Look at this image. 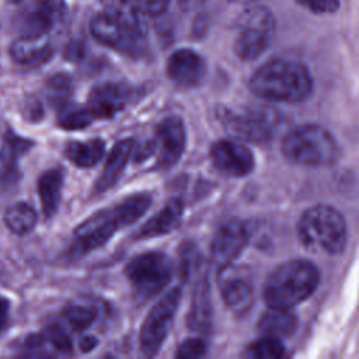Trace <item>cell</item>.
<instances>
[{
    "instance_id": "27",
    "label": "cell",
    "mask_w": 359,
    "mask_h": 359,
    "mask_svg": "<svg viewBox=\"0 0 359 359\" xmlns=\"http://www.w3.org/2000/svg\"><path fill=\"white\" fill-rule=\"evenodd\" d=\"M94 121L87 107L67 104L63 105L57 115V125L66 130H80L91 125Z\"/></svg>"
},
{
    "instance_id": "10",
    "label": "cell",
    "mask_w": 359,
    "mask_h": 359,
    "mask_svg": "<svg viewBox=\"0 0 359 359\" xmlns=\"http://www.w3.org/2000/svg\"><path fill=\"white\" fill-rule=\"evenodd\" d=\"M222 121L234 137L247 142L268 140L279 125L276 111L265 107L248 108L241 112L226 111Z\"/></svg>"
},
{
    "instance_id": "6",
    "label": "cell",
    "mask_w": 359,
    "mask_h": 359,
    "mask_svg": "<svg viewBox=\"0 0 359 359\" xmlns=\"http://www.w3.org/2000/svg\"><path fill=\"white\" fill-rule=\"evenodd\" d=\"M125 275L135 293L146 300L167 286L172 275V265L165 254L149 251L133 257L125 266Z\"/></svg>"
},
{
    "instance_id": "1",
    "label": "cell",
    "mask_w": 359,
    "mask_h": 359,
    "mask_svg": "<svg viewBox=\"0 0 359 359\" xmlns=\"http://www.w3.org/2000/svg\"><path fill=\"white\" fill-rule=\"evenodd\" d=\"M150 203L151 196L147 192H139L93 213L74 229L73 236L79 250L88 252L102 247L118 230L139 220Z\"/></svg>"
},
{
    "instance_id": "25",
    "label": "cell",
    "mask_w": 359,
    "mask_h": 359,
    "mask_svg": "<svg viewBox=\"0 0 359 359\" xmlns=\"http://www.w3.org/2000/svg\"><path fill=\"white\" fill-rule=\"evenodd\" d=\"M38 216L35 209L27 202H17L4 212V223L7 229L18 236L29 233L36 224Z\"/></svg>"
},
{
    "instance_id": "9",
    "label": "cell",
    "mask_w": 359,
    "mask_h": 359,
    "mask_svg": "<svg viewBox=\"0 0 359 359\" xmlns=\"http://www.w3.org/2000/svg\"><path fill=\"white\" fill-rule=\"evenodd\" d=\"M91 34L102 45L128 56H140L144 49V38L140 28H133L107 13L95 15L91 21Z\"/></svg>"
},
{
    "instance_id": "16",
    "label": "cell",
    "mask_w": 359,
    "mask_h": 359,
    "mask_svg": "<svg viewBox=\"0 0 359 359\" xmlns=\"http://www.w3.org/2000/svg\"><path fill=\"white\" fill-rule=\"evenodd\" d=\"M247 244V230L241 222L230 220L223 223L213 236L210 255L212 261L223 268L243 251Z\"/></svg>"
},
{
    "instance_id": "13",
    "label": "cell",
    "mask_w": 359,
    "mask_h": 359,
    "mask_svg": "<svg viewBox=\"0 0 359 359\" xmlns=\"http://www.w3.org/2000/svg\"><path fill=\"white\" fill-rule=\"evenodd\" d=\"M63 15L65 0H35L21 17L20 36H48Z\"/></svg>"
},
{
    "instance_id": "21",
    "label": "cell",
    "mask_w": 359,
    "mask_h": 359,
    "mask_svg": "<svg viewBox=\"0 0 359 359\" xmlns=\"http://www.w3.org/2000/svg\"><path fill=\"white\" fill-rule=\"evenodd\" d=\"M65 171L60 167H53L41 174L38 180V195L41 199L42 213L46 217H52L59 208L62 188H63Z\"/></svg>"
},
{
    "instance_id": "29",
    "label": "cell",
    "mask_w": 359,
    "mask_h": 359,
    "mask_svg": "<svg viewBox=\"0 0 359 359\" xmlns=\"http://www.w3.org/2000/svg\"><path fill=\"white\" fill-rule=\"evenodd\" d=\"M248 352L255 359H278L283 355V345L280 339L264 335L248 348Z\"/></svg>"
},
{
    "instance_id": "28",
    "label": "cell",
    "mask_w": 359,
    "mask_h": 359,
    "mask_svg": "<svg viewBox=\"0 0 359 359\" xmlns=\"http://www.w3.org/2000/svg\"><path fill=\"white\" fill-rule=\"evenodd\" d=\"M98 311L87 304H70L63 310V318L76 331H84L97 320Z\"/></svg>"
},
{
    "instance_id": "19",
    "label": "cell",
    "mask_w": 359,
    "mask_h": 359,
    "mask_svg": "<svg viewBox=\"0 0 359 359\" xmlns=\"http://www.w3.org/2000/svg\"><path fill=\"white\" fill-rule=\"evenodd\" d=\"M184 205L180 199H170L136 233V238H153L172 231L181 222Z\"/></svg>"
},
{
    "instance_id": "24",
    "label": "cell",
    "mask_w": 359,
    "mask_h": 359,
    "mask_svg": "<svg viewBox=\"0 0 359 359\" xmlns=\"http://www.w3.org/2000/svg\"><path fill=\"white\" fill-rule=\"evenodd\" d=\"M105 151V142L102 139L72 140L65 147L66 158L80 168L94 167L101 161Z\"/></svg>"
},
{
    "instance_id": "22",
    "label": "cell",
    "mask_w": 359,
    "mask_h": 359,
    "mask_svg": "<svg viewBox=\"0 0 359 359\" xmlns=\"http://www.w3.org/2000/svg\"><path fill=\"white\" fill-rule=\"evenodd\" d=\"M212 323V304H210V293H209V285L205 276L199 279L196 283L189 314H188V327L195 332H206Z\"/></svg>"
},
{
    "instance_id": "20",
    "label": "cell",
    "mask_w": 359,
    "mask_h": 359,
    "mask_svg": "<svg viewBox=\"0 0 359 359\" xmlns=\"http://www.w3.org/2000/svg\"><path fill=\"white\" fill-rule=\"evenodd\" d=\"M10 53L20 65L39 66L52 57L53 48L49 43L48 36H20L13 42Z\"/></svg>"
},
{
    "instance_id": "12",
    "label": "cell",
    "mask_w": 359,
    "mask_h": 359,
    "mask_svg": "<svg viewBox=\"0 0 359 359\" xmlns=\"http://www.w3.org/2000/svg\"><path fill=\"white\" fill-rule=\"evenodd\" d=\"M153 142L157 167L168 168L174 165L182 156L187 142L182 121L177 116L163 119L156 129V139Z\"/></svg>"
},
{
    "instance_id": "14",
    "label": "cell",
    "mask_w": 359,
    "mask_h": 359,
    "mask_svg": "<svg viewBox=\"0 0 359 359\" xmlns=\"http://www.w3.org/2000/svg\"><path fill=\"white\" fill-rule=\"evenodd\" d=\"M133 100L130 87L122 83H102L95 86L87 98V108L94 119H111Z\"/></svg>"
},
{
    "instance_id": "31",
    "label": "cell",
    "mask_w": 359,
    "mask_h": 359,
    "mask_svg": "<svg viewBox=\"0 0 359 359\" xmlns=\"http://www.w3.org/2000/svg\"><path fill=\"white\" fill-rule=\"evenodd\" d=\"M198 250L191 243H184L180 248V258H178V273L181 280H187L192 271L198 268Z\"/></svg>"
},
{
    "instance_id": "4",
    "label": "cell",
    "mask_w": 359,
    "mask_h": 359,
    "mask_svg": "<svg viewBox=\"0 0 359 359\" xmlns=\"http://www.w3.org/2000/svg\"><path fill=\"white\" fill-rule=\"evenodd\" d=\"M282 153L289 161L304 167H324L337 161L338 143L323 126L307 123L292 129L282 140Z\"/></svg>"
},
{
    "instance_id": "5",
    "label": "cell",
    "mask_w": 359,
    "mask_h": 359,
    "mask_svg": "<svg viewBox=\"0 0 359 359\" xmlns=\"http://www.w3.org/2000/svg\"><path fill=\"white\" fill-rule=\"evenodd\" d=\"M300 241L311 251L338 254L346 241V224L342 215L331 206L316 205L299 219Z\"/></svg>"
},
{
    "instance_id": "18",
    "label": "cell",
    "mask_w": 359,
    "mask_h": 359,
    "mask_svg": "<svg viewBox=\"0 0 359 359\" xmlns=\"http://www.w3.org/2000/svg\"><path fill=\"white\" fill-rule=\"evenodd\" d=\"M135 142L133 139H122L115 143L107 156L104 168L94 184V192L101 194L115 185L122 175L130 156L133 154Z\"/></svg>"
},
{
    "instance_id": "37",
    "label": "cell",
    "mask_w": 359,
    "mask_h": 359,
    "mask_svg": "<svg viewBox=\"0 0 359 359\" xmlns=\"http://www.w3.org/2000/svg\"><path fill=\"white\" fill-rule=\"evenodd\" d=\"M8 316H10V302L6 297L0 296V332L7 325Z\"/></svg>"
},
{
    "instance_id": "8",
    "label": "cell",
    "mask_w": 359,
    "mask_h": 359,
    "mask_svg": "<svg viewBox=\"0 0 359 359\" xmlns=\"http://www.w3.org/2000/svg\"><path fill=\"white\" fill-rule=\"evenodd\" d=\"M178 303L180 290L172 289L165 293L147 313L139 334L140 349L144 355L154 356L160 351L170 332Z\"/></svg>"
},
{
    "instance_id": "7",
    "label": "cell",
    "mask_w": 359,
    "mask_h": 359,
    "mask_svg": "<svg viewBox=\"0 0 359 359\" xmlns=\"http://www.w3.org/2000/svg\"><path fill=\"white\" fill-rule=\"evenodd\" d=\"M275 29L272 13L265 7L245 10L238 20V32L233 43L241 60H254L268 48Z\"/></svg>"
},
{
    "instance_id": "32",
    "label": "cell",
    "mask_w": 359,
    "mask_h": 359,
    "mask_svg": "<svg viewBox=\"0 0 359 359\" xmlns=\"http://www.w3.org/2000/svg\"><path fill=\"white\" fill-rule=\"evenodd\" d=\"M43 341H48L56 351L59 352H70L72 351V339L69 334L57 325L49 327L43 334Z\"/></svg>"
},
{
    "instance_id": "36",
    "label": "cell",
    "mask_w": 359,
    "mask_h": 359,
    "mask_svg": "<svg viewBox=\"0 0 359 359\" xmlns=\"http://www.w3.org/2000/svg\"><path fill=\"white\" fill-rule=\"evenodd\" d=\"M84 55V45L80 42V41H74V42H70L65 50H63V56L69 60H79L81 59Z\"/></svg>"
},
{
    "instance_id": "2",
    "label": "cell",
    "mask_w": 359,
    "mask_h": 359,
    "mask_svg": "<svg viewBox=\"0 0 359 359\" xmlns=\"http://www.w3.org/2000/svg\"><path fill=\"white\" fill-rule=\"evenodd\" d=\"M250 88L264 100L299 102L310 95L313 80L303 63L276 59L255 70L250 79Z\"/></svg>"
},
{
    "instance_id": "30",
    "label": "cell",
    "mask_w": 359,
    "mask_h": 359,
    "mask_svg": "<svg viewBox=\"0 0 359 359\" xmlns=\"http://www.w3.org/2000/svg\"><path fill=\"white\" fill-rule=\"evenodd\" d=\"M72 80L67 74H55L46 83V93L53 102L65 104V100L72 94Z\"/></svg>"
},
{
    "instance_id": "35",
    "label": "cell",
    "mask_w": 359,
    "mask_h": 359,
    "mask_svg": "<svg viewBox=\"0 0 359 359\" xmlns=\"http://www.w3.org/2000/svg\"><path fill=\"white\" fill-rule=\"evenodd\" d=\"M306 8L314 13H332L338 7V0H297Z\"/></svg>"
},
{
    "instance_id": "40",
    "label": "cell",
    "mask_w": 359,
    "mask_h": 359,
    "mask_svg": "<svg viewBox=\"0 0 359 359\" xmlns=\"http://www.w3.org/2000/svg\"><path fill=\"white\" fill-rule=\"evenodd\" d=\"M8 1H11V3H18L20 0H8Z\"/></svg>"
},
{
    "instance_id": "39",
    "label": "cell",
    "mask_w": 359,
    "mask_h": 359,
    "mask_svg": "<svg viewBox=\"0 0 359 359\" xmlns=\"http://www.w3.org/2000/svg\"><path fill=\"white\" fill-rule=\"evenodd\" d=\"M180 7L185 11H191V10H195L198 8L205 0H177Z\"/></svg>"
},
{
    "instance_id": "3",
    "label": "cell",
    "mask_w": 359,
    "mask_h": 359,
    "mask_svg": "<svg viewBox=\"0 0 359 359\" xmlns=\"http://www.w3.org/2000/svg\"><path fill=\"white\" fill-rule=\"evenodd\" d=\"M318 282V271L311 262L292 259L271 272L265 280L262 296L269 307L292 309L307 299Z\"/></svg>"
},
{
    "instance_id": "11",
    "label": "cell",
    "mask_w": 359,
    "mask_h": 359,
    "mask_svg": "<svg viewBox=\"0 0 359 359\" xmlns=\"http://www.w3.org/2000/svg\"><path fill=\"white\" fill-rule=\"evenodd\" d=\"M219 285L222 297L231 311L244 314L250 310L254 299V286L247 269L231 266L230 264L223 266Z\"/></svg>"
},
{
    "instance_id": "17",
    "label": "cell",
    "mask_w": 359,
    "mask_h": 359,
    "mask_svg": "<svg viewBox=\"0 0 359 359\" xmlns=\"http://www.w3.org/2000/svg\"><path fill=\"white\" fill-rule=\"evenodd\" d=\"M205 73V60L191 49H178L167 60V76L180 87H194L199 84Z\"/></svg>"
},
{
    "instance_id": "15",
    "label": "cell",
    "mask_w": 359,
    "mask_h": 359,
    "mask_svg": "<svg viewBox=\"0 0 359 359\" xmlns=\"http://www.w3.org/2000/svg\"><path fill=\"white\" fill-rule=\"evenodd\" d=\"M210 161L230 177H243L254 167V156L248 147L234 140H219L210 147Z\"/></svg>"
},
{
    "instance_id": "38",
    "label": "cell",
    "mask_w": 359,
    "mask_h": 359,
    "mask_svg": "<svg viewBox=\"0 0 359 359\" xmlns=\"http://www.w3.org/2000/svg\"><path fill=\"white\" fill-rule=\"evenodd\" d=\"M95 345H97V339L94 337H91V335L83 337L80 339V342H79V346H80L81 352H90V351L94 349Z\"/></svg>"
},
{
    "instance_id": "23",
    "label": "cell",
    "mask_w": 359,
    "mask_h": 359,
    "mask_svg": "<svg viewBox=\"0 0 359 359\" xmlns=\"http://www.w3.org/2000/svg\"><path fill=\"white\" fill-rule=\"evenodd\" d=\"M297 320L290 309L269 307L258 321V330L265 337H273L280 339L294 332Z\"/></svg>"
},
{
    "instance_id": "33",
    "label": "cell",
    "mask_w": 359,
    "mask_h": 359,
    "mask_svg": "<svg viewBox=\"0 0 359 359\" xmlns=\"http://www.w3.org/2000/svg\"><path fill=\"white\" fill-rule=\"evenodd\" d=\"M206 351L205 342L199 338H191L184 341L180 348L177 349L175 356L180 359H195V358H201Z\"/></svg>"
},
{
    "instance_id": "34",
    "label": "cell",
    "mask_w": 359,
    "mask_h": 359,
    "mask_svg": "<svg viewBox=\"0 0 359 359\" xmlns=\"http://www.w3.org/2000/svg\"><path fill=\"white\" fill-rule=\"evenodd\" d=\"M137 3L140 13L156 17L167 10L170 0H137Z\"/></svg>"
},
{
    "instance_id": "26",
    "label": "cell",
    "mask_w": 359,
    "mask_h": 359,
    "mask_svg": "<svg viewBox=\"0 0 359 359\" xmlns=\"http://www.w3.org/2000/svg\"><path fill=\"white\" fill-rule=\"evenodd\" d=\"M104 13L133 28H140V8L137 0H101Z\"/></svg>"
}]
</instances>
